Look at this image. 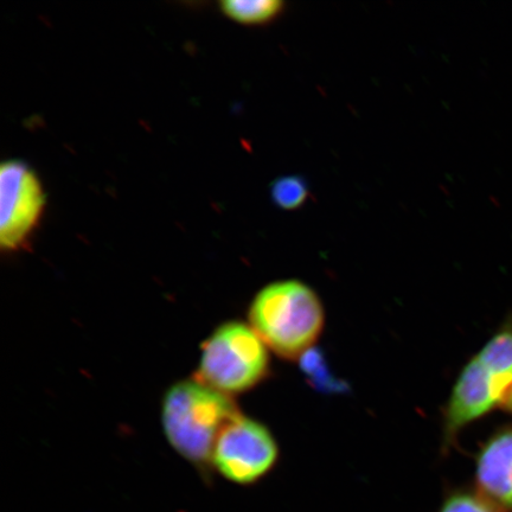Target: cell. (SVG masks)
<instances>
[{
  "mask_svg": "<svg viewBox=\"0 0 512 512\" xmlns=\"http://www.w3.org/2000/svg\"><path fill=\"white\" fill-rule=\"evenodd\" d=\"M234 398L194 379L178 381L162 401V427L174 450L200 470L211 467V457L223 428L239 415Z\"/></svg>",
  "mask_w": 512,
  "mask_h": 512,
  "instance_id": "obj_1",
  "label": "cell"
},
{
  "mask_svg": "<svg viewBox=\"0 0 512 512\" xmlns=\"http://www.w3.org/2000/svg\"><path fill=\"white\" fill-rule=\"evenodd\" d=\"M248 320L268 349L285 360H296L322 334L324 309L311 287L281 280L255 294Z\"/></svg>",
  "mask_w": 512,
  "mask_h": 512,
  "instance_id": "obj_2",
  "label": "cell"
},
{
  "mask_svg": "<svg viewBox=\"0 0 512 512\" xmlns=\"http://www.w3.org/2000/svg\"><path fill=\"white\" fill-rule=\"evenodd\" d=\"M512 390V326L499 329L460 373L444 414L446 444L465 427L504 407Z\"/></svg>",
  "mask_w": 512,
  "mask_h": 512,
  "instance_id": "obj_3",
  "label": "cell"
},
{
  "mask_svg": "<svg viewBox=\"0 0 512 512\" xmlns=\"http://www.w3.org/2000/svg\"><path fill=\"white\" fill-rule=\"evenodd\" d=\"M270 368V349L251 324L230 320L204 339L195 377L234 398L258 387Z\"/></svg>",
  "mask_w": 512,
  "mask_h": 512,
  "instance_id": "obj_4",
  "label": "cell"
},
{
  "mask_svg": "<svg viewBox=\"0 0 512 512\" xmlns=\"http://www.w3.org/2000/svg\"><path fill=\"white\" fill-rule=\"evenodd\" d=\"M278 458V444L271 431L240 413L217 439L211 467L230 483L251 485L268 475Z\"/></svg>",
  "mask_w": 512,
  "mask_h": 512,
  "instance_id": "obj_5",
  "label": "cell"
},
{
  "mask_svg": "<svg viewBox=\"0 0 512 512\" xmlns=\"http://www.w3.org/2000/svg\"><path fill=\"white\" fill-rule=\"evenodd\" d=\"M46 195L36 172L19 160L0 168V247L6 253L27 249L40 226Z\"/></svg>",
  "mask_w": 512,
  "mask_h": 512,
  "instance_id": "obj_6",
  "label": "cell"
},
{
  "mask_svg": "<svg viewBox=\"0 0 512 512\" xmlns=\"http://www.w3.org/2000/svg\"><path fill=\"white\" fill-rule=\"evenodd\" d=\"M476 480L483 497L512 512V427L501 428L480 448Z\"/></svg>",
  "mask_w": 512,
  "mask_h": 512,
  "instance_id": "obj_7",
  "label": "cell"
},
{
  "mask_svg": "<svg viewBox=\"0 0 512 512\" xmlns=\"http://www.w3.org/2000/svg\"><path fill=\"white\" fill-rule=\"evenodd\" d=\"M223 15L245 25H265L284 14L286 4L280 0H224Z\"/></svg>",
  "mask_w": 512,
  "mask_h": 512,
  "instance_id": "obj_8",
  "label": "cell"
},
{
  "mask_svg": "<svg viewBox=\"0 0 512 512\" xmlns=\"http://www.w3.org/2000/svg\"><path fill=\"white\" fill-rule=\"evenodd\" d=\"M309 184L297 175L284 176L271 185V198L275 206L283 210H297L309 200Z\"/></svg>",
  "mask_w": 512,
  "mask_h": 512,
  "instance_id": "obj_9",
  "label": "cell"
},
{
  "mask_svg": "<svg viewBox=\"0 0 512 512\" xmlns=\"http://www.w3.org/2000/svg\"><path fill=\"white\" fill-rule=\"evenodd\" d=\"M440 512H495L494 504L482 495L457 492L446 499Z\"/></svg>",
  "mask_w": 512,
  "mask_h": 512,
  "instance_id": "obj_10",
  "label": "cell"
},
{
  "mask_svg": "<svg viewBox=\"0 0 512 512\" xmlns=\"http://www.w3.org/2000/svg\"><path fill=\"white\" fill-rule=\"evenodd\" d=\"M504 408L507 409L508 412L512 413V390L507 402H505Z\"/></svg>",
  "mask_w": 512,
  "mask_h": 512,
  "instance_id": "obj_11",
  "label": "cell"
}]
</instances>
